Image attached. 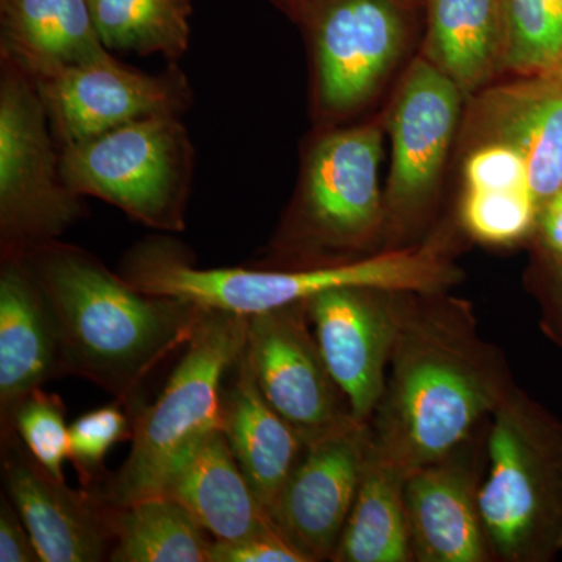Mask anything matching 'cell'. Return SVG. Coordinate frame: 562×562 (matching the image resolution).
I'll use <instances>...</instances> for the list:
<instances>
[{"instance_id":"1","label":"cell","mask_w":562,"mask_h":562,"mask_svg":"<svg viewBox=\"0 0 562 562\" xmlns=\"http://www.w3.org/2000/svg\"><path fill=\"white\" fill-rule=\"evenodd\" d=\"M373 450L408 475L446 460L512 394L495 350L457 303L401 308Z\"/></svg>"},{"instance_id":"2","label":"cell","mask_w":562,"mask_h":562,"mask_svg":"<svg viewBox=\"0 0 562 562\" xmlns=\"http://www.w3.org/2000/svg\"><path fill=\"white\" fill-rule=\"evenodd\" d=\"M22 261L46 297L65 376H80L113 395L132 419L151 373L187 347L202 308L144 294L90 251L58 241Z\"/></svg>"},{"instance_id":"3","label":"cell","mask_w":562,"mask_h":562,"mask_svg":"<svg viewBox=\"0 0 562 562\" xmlns=\"http://www.w3.org/2000/svg\"><path fill=\"white\" fill-rule=\"evenodd\" d=\"M120 273L136 290L173 297L202 310L254 316L336 288H368L392 294L432 295L457 280V271L431 247L314 268H214L194 266L172 239L151 238L133 247Z\"/></svg>"},{"instance_id":"4","label":"cell","mask_w":562,"mask_h":562,"mask_svg":"<svg viewBox=\"0 0 562 562\" xmlns=\"http://www.w3.org/2000/svg\"><path fill=\"white\" fill-rule=\"evenodd\" d=\"M247 325L249 316L202 310L161 394L133 416L131 453L99 490L106 502L125 506L161 495L188 453L221 428L222 386L246 349Z\"/></svg>"},{"instance_id":"5","label":"cell","mask_w":562,"mask_h":562,"mask_svg":"<svg viewBox=\"0 0 562 562\" xmlns=\"http://www.w3.org/2000/svg\"><path fill=\"white\" fill-rule=\"evenodd\" d=\"M492 417L476 492L487 546L505 561L546 560L562 546V430L514 392Z\"/></svg>"},{"instance_id":"6","label":"cell","mask_w":562,"mask_h":562,"mask_svg":"<svg viewBox=\"0 0 562 562\" xmlns=\"http://www.w3.org/2000/svg\"><path fill=\"white\" fill-rule=\"evenodd\" d=\"M60 169L80 198L101 199L154 231H184L194 147L180 116L147 117L63 147Z\"/></svg>"},{"instance_id":"7","label":"cell","mask_w":562,"mask_h":562,"mask_svg":"<svg viewBox=\"0 0 562 562\" xmlns=\"http://www.w3.org/2000/svg\"><path fill=\"white\" fill-rule=\"evenodd\" d=\"M35 81L2 55L0 74V257L21 260L85 216L61 177L60 150Z\"/></svg>"},{"instance_id":"8","label":"cell","mask_w":562,"mask_h":562,"mask_svg":"<svg viewBox=\"0 0 562 562\" xmlns=\"http://www.w3.org/2000/svg\"><path fill=\"white\" fill-rule=\"evenodd\" d=\"M380 160L382 133L372 125L322 136L306 161L288 243L314 249L364 243L382 221Z\"/></svg>"},{"instance_id":"9","label":"cell","mask_w":562,"mask_h":562,"mask_svg":"<svg viewBox=\"0 0 562 562\" xmlns=\"http://www.w3.org/2000/svg\"><path fill=\"white\" fill-rule=\"evenodd\" d=\"M58 149L98 138L131 122L181 116L191 90L176 65L158 76L114 57L58 70L35 81Z\"/></svg>"},{"instance_id":"10","label":"cell","mask_w":562,"mask_h":562,"mask_svg":"<svg viewBox=\"0 0 562 562\" xmlns=\"http://www.w3.org/2000/svg\"><path fill=\"white\" fill-rule=\"evenodd\" d=\"M308 322L306 302L254 314L246 342L262 395L305 443L357 420Z\"/></svg>"},{"instance_id":"11","label":"cell","mask_w":562,"mask_h":562,"mask_svg":"<svg viewBox=\"0 0 562 562\" xmlns=\"http://www.w3.org/2000/svg\"><path fill=\"white\" fill-rule=\"evenodd\" d=\"M312 29L317 99L344 113L362 105L402 49L397 0H297Z\"/></svg>"},{"instance_id":"12","label":"cell","mask_w":562,"mask_h":562,"mask_svg":"<svg viewBox=\"0 0 562 562\" xmlns=\"http://www.w3.org/2000/svg\"><path fill=\"white\" fill-rule=\"evenodd\" d=\"M371 430L360 420L306 442L271 516L277 530L308 558L331 560L360 487Z\"/></svg>"},{"instance_id":"13","label":"cell","mask_w":562,"mask_h":562,"mask_svg":"<svg viewBox=\"0 0 562 562\" xmlns=\"http://www.w3.org/2000/svg\"><path fill=\"white\" fill-rule=\"evenodd\" d=\"M5 494L31 532L41 562L109 561L114 505L99 491L72 490L25 449L16 431L0 438Z\"/></svg>"},{"instance_id":"14","label":"cell","mask_w":562,"mask_h":562,"mask_svg":"<svg viewBox=\"0 0 562 562\" xmlns=\"http://www.w3.org/2000/svg\"><path fill=\"white\" fill-rule=\"evenodd\" d=\"M392 292L336 288L306 302L314 338L351 416L369 424L382 401L397 336Z\"/></svg>"},{"instance_id":"15","label":"cell","mask_w":562,"mask_h":562,"mask_svg":"<svg viewBox=\"0 0 562 562\" xmlns=\"http://www.w3.org/2000/svg\"><path fill=\"white\" fill-rule=\"evenodd\" d=\"M460 103V87L435 63H413L391 116L392 209H409L430 194L452 143Z\"/></svg>"},{"instance_id":"16","label":"cell","mask_w":562,"mask_h":562,"mask_svg":"<svg viewBox=\"0 0 562 562\" xmlns=\"http://www.w3.org/2000/svg\"><path fill=\"white\" fill-rule=\"evenodd\" d=\"M65 376L60 341L46 297L22 260L0 268V436L9 435L20 403Z\"/></svg>"},{"instance_id":"17","label":"cell","mask_w":562,"mask_h":562,"mask_svg":"<svg viewBox=\"0 0 562 562\" xmlns=\"http://www.w3.org/2000/svg\"><path fill=\"white\" fill-rule=\"evenodd\" d=\"M221 430L262 505L271 512L306 443L266 401L244 349L221 391Z\"/></svg>"},{"instance_id":"18","label":"cell","mask_w":562,"mask_h":562,"mask_svg":"<svg viewBox=\"0 0 562 562\" xmlns=\"http://www.w3.org/2000/svg\"><path fill=\"white\" fill-rule=\"evenodd\" d=\"M532 77L484 92L473 116L487 143L506 144L522 155L542 206L562 188V81Z\"/></svg>"},{"instance_id":"19","label":"cell","mask_w":562,"mask_h":562,"mask_svg":"<svg viewBox=\"0 0 562 562\" xmlns=\"http://www.w3.org/2000/svg\"><path fill=\"white\" fill-rule=\"evenodd\" d=\"M454 454V453H453ZM452 457L425 465L405 479L414 560L482 562L487 557L475 483Z\"/></svg>"},{"instance_id":"20","label":"cell","mask_w":562,"mask_h":562,"mask_svg":"<svg viewBox=\"0 0 562 562\" xmlns=\"http://www.w3.org/2000/svg\"><path fill=\"white\" fill-rule=\"evenodd\" d=\"M162 494L176 498L214 541L233 542L279 531L221 428H214L173 471Z\"/></svg>"},{"instance_id":"21","label":"cell","mask_w":562,"mask_h":562,"mask_svg":"<svg viewBox=\"0 0 562 562\" xmlns=\"http://www.w3.org/2000/svg\"><path fill=\"white\" fill-rule=\"evenodd\" d=\"M2 55L33 81L110 57L88 0H0Z\"/></svg>"},{"instance_id":"22","label":"cell","mask_w":562,"mask_h":562,"mask_svg":"<svg viewBox=\"0 0 562 562\" xmlns=\"http://www.w3.org/2000/svg\"><path fill=\"white\" fill-rule=\"evenodd\" d=\"M405 473L373 450L371 441L357 498L331 561L414 560L405 506Z\"/></svg>"},{"instance_id":"23","label":"cell","mask_w":562,"mask_h":562,"mask_svg":"<svg viewBox=\"0 0 562 562\" xmlns=\"http://www.w3.org/2000/svg\"><path fill=\"white\" fill-rule=\"evenodd\" d=\"M428 50L461 91L482 85L501 63V0H428Z\"/></svg>"},{"instance_id":"24","label":"cell","mask_w":562,"mask_h":562,"mask_svg":"<svg viewBox=\"0 0 562 562\" xmlns=\"http://www.w3.org/2000/svg\"><path fill=\"white\" fill-rule=\"evenodd\" d=\"M113 530L111 562H210L214 539L169 495L114 506Z\"/></svg>"},{"instance_id":"25","label":"cell","mask_w":562,"mask_h":562,"mask_svg":"<svg viewBox=\"0 0 562 562\" xmlns=\"http://www.w3.org/2000/svg\"><path fill=\"white\" fill-rule=\"evenodd\" d=\"M106 49L183 57L190 43V0H88Z\"/></svg>"},{"instance_id":"26","label":"cell","mask_w":562,"mask_h":562,"mask_svg":"<svg viewBox=\"0 0 562 562\" xmlns=\"http://www.w3.org/2000/svg\"><path fill=\"white\" fill-rule=\"evenodd\" d=\"M505 68L542 76L562 57V0H501Z\"/></svg>"},{"instance_id":"27","label":"cell","mask_w":562,"mask_h":562,"mask_svg":"<svg viewBox=\"0 0 562 562\" xmlns=\"http://www.w3.org/2000/svg\"><path fill=\"white\" fill-rule=\"evenodd\" d=\"M133 419L121 402L81 414L69 427V461L76 468L81 487L99 491L109 480L106 454L116 443L132 441Z\"/></svg>"},{"instance_id":"28","label":"cell","mask_w":562,"mask_h":562,"mask_svg":"<svg viewBox=\"0 0 562 562\" xmlns=\"http://www.w3.org/2000/svg\"><path fill=\"white\" fill-rule=\"evenodd\" d=\"M14 431L44 469L55 479L65 480L63 462L69 460L70 441L60 395L44 387L32 391L13 414L9 435Z\"/></svg>"},{"instance_id":"29","label":"cell","mask_w":562,"mask_h":562,"mask_svg":"<svg viewBox=\"0 0 562 562\" xmlns=\"http://www.w3.org/2000/svg\"><path fill=\"white\" fill-rule=\"evenodd\" d=\"M541 205L531 188L516 190L469 191L465 195V225L484 243L506 244L530 231Z\"/></svg>"},{"instance_id":"30","label":"cell","mask_w":562,"mask_h":562,"mask_svg":"<svg viewBox=\"0 0 562 562\" xmlns=\"http://www.w3.org/2000/svg\"><path fill=\"white\" fill-rule=\"evenodd\" d=\"M469 191L531 188L522 155L502 143H486L465 162Z\"/></svg>"},{"instance_id":"31","label":"cell","mask_w":562,"mask_h":562,"mask_svg":"<svg viewBox=\"0 0 562 562\" xmlns=\"http://www.w3.org/2000/svg\"><path fill=\"white\" fill-rule=\"evenodd\" d=\"M210 562H310L280 531L262 532L241 541H214Z\"/></svg>"},{"instance_id":"32","label":"cell","mask_w":562,"mask_h":562,"mask_svg":"<svg viewBox=\"0 0 562 562\" xmlns=\"http://www.w3.org/2000/svg\"><path fill=\"white\" fill-rule=\"evenodd\" d=\"M0 561L41 562L38 550L9 495H0Z\"/></svg>"},{"instance_id":"33","label":"cell","mask_w":562,"mask_h":562,"mask_svg":"<svg viewBox=\"0 0 562 562\" xmlns=\"http://www.w3.org/2000/svg\"><path fill=\"white\" fill-rule=\"evenodd\" d=\"M541 228L547 246L562 257V188L541 206Z\"/></svg>"},{"instance_id":"34","label":"cell","mask_w":562,"mask_h":562,"mask_svg":"<svg viewBox=\"0 0 562 562\" xmlns=\"http://www.w3.org/2000/svg\"><path fill=\"white\" fill-rule=\"evenodd\" d=\"M542 76H550L553 77V79H558L562 81V68H557L553 70H550V72L542 74Z\"/></svg>"},{"instance_id":"35","label":"cell","mask_w":562,"mask_h":562,"mask_svg":"<svg viewBox=\"0 0 562 562\" xmlns=\"http://www.w3.org/2000/svg\"><path fill=\"white\" fill-rule=\"evenodd\" d=\"M557 68H562V57H561L560 65H558ZM557 68H554V69H557Z\"/></svg>"},{"instance_id":"36","label":"cell","mask_w":562,"mask_h":562,"mask_svg":"<svg viewBox=\"0 0 562 562\" xmlns=\"http://www.w3.org/2000/svg\"><path fill=\"white\" fill-rule=\"evenodd\" d=\"M294 2H297V0H294Z\"/></svg>"}]
</instances>
